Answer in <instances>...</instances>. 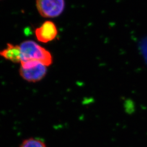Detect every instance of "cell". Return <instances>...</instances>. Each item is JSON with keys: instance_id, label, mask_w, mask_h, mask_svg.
Listing matches in <instances>:
<instances>
[{"instance_id": "6da1fadb", "label": "cell", "mask_w": 147, "mask_h": 147, "mask_svg": "<svg viewBox=\"0 0 147 147\" xmlns=\"http://www.w3.org/2000/svg\"><path fill=\"white\" fill-rule=\"evenodd\" d=\"M21 62H37L48 67L53 63L51 53L45 48L32 40H26L20 45Z\"/></svg>"}, {"instance_id": "7a4b0ae2", "label": "cell", "mask_w": 147, "mask_h": 147, "mask_svg": "<svg viewBox=\"0 0 147 147\" xmlns=\"http://www.w3.org/2000/svg\"><path fill=\"white\" fill-rule=\"evenodd\" d=\"M20 74L21 77L28 82H37L43 79L47 73V67L37 62H21Z\"/></svg>"}, {"instance_id": "3957f363", "label": "cell", "mask_w": 147, "mask_h": 147, "mask_svg": "<svg viewBox=\"0 0 147 147\" xmlns=\"http://www.w3.org/2000/svg\"><path fill=\"white\" fill-rule=\"evenodd\" d=\"M36 6L39 14L44 18H53L60 16L64 9V0H37Z\"/></svg>"}, {"instance_id": "277c9868", "label": "cell", "mask_w": 147, "mask_h": 147, "mask_svg": "<svg viewBox=\"0 0 147 147\" xmlns=\"http://www.w3.org/2000/svg\"><path fill=\"white\" fill-rule=\"evenodd\" d=\"M35 33L39 41L46 43L52 41L56 37L58 31L53 22L47 21L36 30Z\"/></svg>"}, {"instance_id": "5b68a950", "label": "cell", "mask_w": 147, "mask_h": 147, "mask_svg": "<svg viewBox=\"0 0 147 147\" xmlns=\"http://www.w3.org/2000/svg\"><path fill=\"white\" fill-rule=\"evenodd\" d=\"M0 55L14 63L21 62V51L20 45L8 44L4 50L0 51Z\"/></svg>"}, {"instance_id": "8992f818", "label": "cell", "mask_w": 147, "mask_h": 147, "mask_svg": "<svg viewBox=\"0 0 147 147\" xmlns=\"http://www.w3.org/2000/svg\"><path fill=\"white\" fill-rule=\"evenodd\" d=\"M20 147H47L44 142L37 138H29L22 143Z\"/></svg>"}]
</instances>
